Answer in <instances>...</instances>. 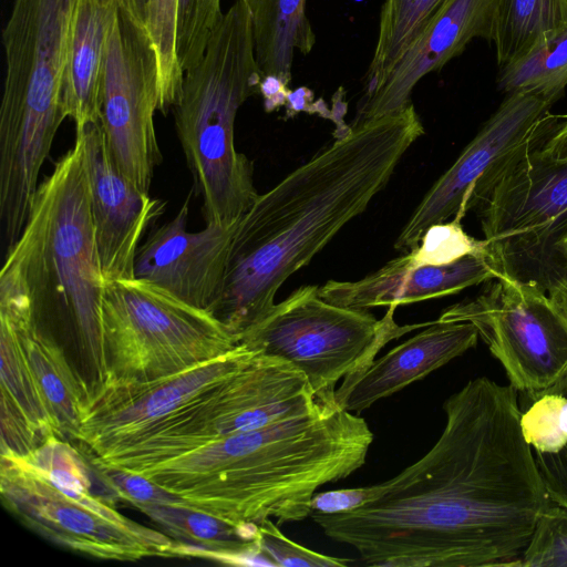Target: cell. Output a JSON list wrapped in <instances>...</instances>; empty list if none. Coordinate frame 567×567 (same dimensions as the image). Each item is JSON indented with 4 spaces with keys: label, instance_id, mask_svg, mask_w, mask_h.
Returning <instances> with one entry per match:
<instances>
[{
    "label": "cell",
    "instance_id": "cell-41",
    "mask_svg": "<svg viewBox=\"0 0 567 567\" xmlns=\"http://www.w3.org/2000/svg\"><path fill=\"white\" fill-rule=\"evenodd\" d=\"M117 2L136 20L143 24L146 23L147 7L150 0H117Z\"/></svg>",
    "mask_w": 567,
    "mask_h": 567
},
{
    "label": "cell",
    "instance_id": "cell-1",
    "mask_svg": "<svg viewBox=\"0 0 567 567\" xmlns=\"http://www.w3.org/2000/svg\"><path fill=\"white\" fill-rule=\"evenodd\" d=\"M444 429L420 460L361 507L311 513L368 566L514 567L554 504L522 433L518 391L487 377L443 403Z\"/></svg>",
    "mask_w": 567,
    "mask_h": 567
},
{
    "label": "cell",
    "instance_id": "cell-7",
    "mask_svg": "<svg viewBox=\"0 0 567 567\" xmlns=\"http://www.w3.org/2000/svg\"><path fill=\"white\" fill-rule=\"evenodd\" d=\"M75 0H13L2 29L0 190L25 199L38 186L61 123V80Z\"/></svg>",
    "mask_w": 567,
    "mask_h": 567
},
{
    "label": "cell",
    "instance_id": "cell-27",
    "mask_svg": "<svg viewBox=\"0 0 567 567\" xmlns=\"http://www.w3.org/2000/svg\"><path fill=\"white\" fill-rule=\"evenodd\" d=\"M1 417L30 425L45 441L56 434L16 328L0 317Z\"/></svg>",
    "mask_w": 567,
    "mask_h": 567
},
{
    "label": "cell",
    "instance_id": "cell-26",
    "mask_svg": "<svg viewBox=\"0 0 567 567\" xmlns=\"http://www.w3.org/2000/svg\"><path fill=\"white\" fill-rule=\"evenodd\" d=\"M567 24V0H497L489 42L504 68Z\"/></svg>",
    "mask_w": 567,
    "mask_h": 567
},
{
    "label": "cell",
    "instance_id": "cell-2",
    "mask_svg": "<svg viewBox=\"0 0 567 567\" xmlns=\"http://www.w3.org/2000/svg\"><path fill=\"white\" fill-rule=\"evenodd\" d=\"M424 134L413 105L351 124L258 195L238 220L210 311L238 338L275 306L284 282L362 214Z\"/></svg>",
    "mask_w": 567,
    "mask_h": 567
},
{
    "label": "cell",
    "instance_id": "cell-18",
    "mask_svg": "<svg viewBox=\"0 0 567 567\" xmlns=\"http://www.w3.org/2000/svg\"><path fill=\"white\" fill-rule=\"evenodd\" d=\"M496 1L450 0L394 64L364 87L352 124L403 109L425 75L440 71L474 39L488 41Z\"/></svg>",
    "mask_w": 567,
    "mask_h": 567
},
{
    "label": "cell",
    "instance_id": "cell-31",
    "mask_svg": "<svg viewBox=\"0 0 567 567\" xmlns=\"http://www.w3.org/2000/svg\"><path fill=\"white\" fill-rule=\"evenodd\" d=\"M221 0H178L176 55L185 73L204 55L209 38L221 21Z\"/></svg>",
    "mask_w": 567,
    "mask_h": 567
},
{
    "label": "cell",
    "instance_id": "cell-4",
    "mask_svg": "<svg viewBox=\"0 0 567 567\" xmlns=\"http://www.w3.org/2000/svg\"><path fill=\"white\" fill-rule=\"evenodd\" d=\"M105 281L92 220L82 140L37 188L28 220L0 271V316L55 341L90 398L105 382Z\"/></svg>",
    "mask_w": 567,
    "mask_h": 567
},
{
    "label": "cell",
    "instance_id": "cell-6",
    "mask_svg": "<svg viewBox=\"0 0 567 567\" xmlns=\"http://www.w3.org/2000/svg\"><path fill=\"white\" fill-rule=\"evenodd\" d=\"M0 494L24 525L71 550L121 561L172 557L174 539L117 512L96 463L56 434L28 455L1 453Z\"/></svg>",
    "mask_w": 567,
    "mask_h": 567
},
{
    "label": "cell",
    "instance_id": "cell-3",
    "mask_svg": "<svg viewBox=\"0 0 567 567\" xmlns=\"http://www.w3.org/2000/svg\"><path fill=\"white\" fill-rule=\"evenodd\" d=\"M367 421L321 401L311 412L233 434L141 471L189 505L231 524L310 516L311 498L367 460Z\"/></svg>",
    "mask_w": 567,
    "mask_h": 567
},
{
    "label": "cell",
    "instance_id": "cell-17",
    "mask_svg": "<svg viewBox=\"0 0 567 567\" xmlns=\"http://www.w3.org/2000/svg\"><path fill=\"white\" fill-rule=\"evenodd\" d=\"M189 198L190 194L169 221L152 229L137 250L134 272L187 303L210 311L223 287L238 221L189 231Z\"/></svg>",
    "mask_w": 567,
    "mask_h": 567
},
{
    "label": "cell",
    "instance_id": "cell-35",
    "mask_svg": "<svg viewBox=\"0 0 567 567\" xmlns=\"http://www.w3.org/2000/svg\"><path fill=\"white\" fill-rule=\"evenodd\" d=\"M95 463L117 498L131 503L136 508L182 499L142 474Z\"/></svg>",
    "mask_w": 567,
    "mask_h": 567
},
{
    "label": "cell",
    "instance_id": "cell-28",
    "mask_svg": "<svg viewBox=\"0 0 567 567\" xmlns=\"http://www.w3.org/2000/svg\"><path fill=\"white\" fill-rule=\"evenodd\" d=\"M450 0H384L364 87L384 74Z\"/></svg>",
    "mask_w": 567,
    "mask_h": 567
},
{
    "label": "cell",
    "instance_id": "cell-10",
    "mask_svg": "<svg viewBox=\"0 0 567 567\" xmlns=\"http://www.w3.org/2000/svg\"><path fill=\"white\" fill-rule=\"evenodd\" d=\"M102 326V388L166 378L239 346L212 311L137 277L105 282Z\"/></svg>",
    "mask_w": 567,
    "mask_h": 567
},
{
    "label": "cell",
    "instance_id": "cell-23",
    "mask_svg": "<svg viewBox=\"0 0 567 567\" xmlns=\"http://www.w3.org/2000/svg\"><path fill=\"white\" fill-rule=\"evenodd\" d=\"M11 323L19 334L58 435L73 441L90 401L86 385L55 341L38 332L30 322Z\"/></svg>",
    "mask_w": 567,
    "mask_h": 567
},
{
    "label": "cell",
    "instance_id": "cell-38",
    "mask_svg": "<svg viewBox=\"0 0 567 567\" xmlns=\"http://www.w3.org/2000/svg\"><path fill=\"white\" fill-rule=\"evenodd\" d=\"M287 85L279 76L266 75L261 78L259 93L264 97V106L267 112H274L285 106L289 92Z\"/></svg>",
    "mask_w": 567,
    "mask_h": 567
},
{
    "label": "cell",
    "instance_id": "cell-21",
    "mask_svg": "<svg viewBox=\"0 0 567 567\" xmlns=\"http://www.w3.org/2000/svg\"><path fill=\"white\" fill-rule=\"evenodd\" d=\"M118 9L117 0H75L66 35L61 104L75 134L100 122L104 53Z\"/></svg>",
    "mask_w": 567,
    "mask_h": 567
},
{
    "label": "cell",
    "instance_id": "cell-13",
    "mask_svg": "<svg viewBox=\"0 0 567 567\" xmlns=\"http://www.w3.org/2000/svg\"><path fill=\"white\" fill-rule=\"evenodd\" d=\"M158 65L146 25L118 4L104 53L100 123L118 169L150 193L162 153L154 125Z\"/></svg>",
    "mask_w": 567,
    "mask_h": 567
},
{
    "label": "cell",
    "instance_id": "cell-14",
    "mask_svg": "<svg viewBox=\"0 0 567 567\" xmlns=\"http://www.w3.org/2000/svg\"><path fill=\"white\" fill-rule=\"evenodd\" d=\"M553 104L523 92L506 97L465 146L455 162L421 199L399 234L394 248L412 249L432 225L461 219L472 209L481 185L522 148L548 138L560 116Z\"/></svg>",
    "mask_w": 567,
    "mask_h": 567
},
{
    "label": "cell",
    "instance_id": "cell-20",
    "mask_svg": "<svg viewBox=\"0 0 567 567\" xmlns=\"http://www.w3.org/2000/svg\"><path fill=\"white\" fill-rule=\"evenodd\" d=\"M493 279L496 276L483 255L440 266H415L401 255L359 280H329L319 287V295L328 302L354 309L398 307L455 295Z\"/></svg>",
    "mask_w": 567,
    "mask_h": 567
},
{
    "label": "cell",
    "instance_id": "cell-34",
    "mask_svg": "<svg viewBox=\"0 0 567 567\" xmlns=\"http://www.w3.org/2000/svg\"><path fill=\"white\" fill-rule=\"evenodd\" d=\"M260 550L274 564L281 567H340L350 564L349 559L320 554L286 537L278 524L267 519L258 525Z\"/></svg>",
    "mask_w": 567,
    "mask_h": 567
},
{
    "label": "cell",
    "instance_id": "cell-30",
    "mask_svg": "<svg viewBox=\"0 0 567 567\" xmlns=\"http://www.w3.org/2000/svg\"><path fill=\"white\" fill-rule=\"evenodd\" d=\"M178 0H150L146 29L158 65V107L166 115L179 99L184 72L176 55V14Z\"/></svg>",
    "mask_w": 567,
    "mask_h": 567
},
{
    "label": "cell",
    "instance_id": "cell-32",
    "mask_svg": "<svg viewBox=\"0 0 567 567\" xmlns=\"http://www.w3.org/2000/svg\"><path fill=\"white\" fill-rule=\"evenodd\" d=\"M468 255L485 256V241L466 234L461 219L453 218L429 227L419 245L403 257L415 266H440L457 261Z\"/></svg>",
    "mask_w": 567,
    "mask_h": 567
},
{
    "label": "cell",
    "instance_id": "cell-24",
    "mask_svg": "<svg viewBox=\"0 0 567 567\" xmlns=\"http://www.w3.org/2000/svg\"><path fill=\"white\" fill-rule=\"evenodd\" d=\"M523 395L522 433L550 499L567 508V373L546 390Z\"/></svg>",
    "mask_w": 567,
    "mask_h": 567
},
{
    "label": "cell",
    "instance_id": "cell-16",
    "mask_svg": "<svg viewBox=\"0 0 567 567\" xmlns=\"http://www.w3.org/2000/svg\"><path fill=\"white\" fill-rule=\"evenodd\" d=\"M75 136L83 143L95 243L105 282L135 277L143 236L164 214L166 203L137 188L116 166L101 123Z\"/></svg>",
    "mask_w": 567,
    "mask_h": 567
},
{
    "label": "cell",
    "instance_id": "cell-11",
    "mask_svg": "<svg viewBox=\"0 0 567 567\" xmlns=\"http://www.w3.org/2000/svg\"><path fill=\"white\" fill-rule=\"evenodd\" d=\"M396 306L377 319L368 309L326 301L319 286L305 285L275 303L268 315L239 337L259 354L282 359L308 379L321 401L334 400L337 383L368 367L393 339L431 322L399 326Z\"/></svg>",
    "mask_w": 567,
    "mask_h": 567
},
{
    "label": "cell",
    "instance_id": "cell-29",
    "mask_svg": "<svg viewBox=\"0 0 567 567\" xmlns=\"http://www.w3.org/2000/svg\"><path fill=\"white\" fill-rule=\"evenodd\" d=\"M567 86V24L528 54L499 69L497 87L506 94L530 93L554 104Z\"/></svg>",
    "mask_w": 567,
    "mask_h": 567
},
{
    "label": "cell",
    "instance_id": "cell-15",
    "mask_svg": "<svg viewBox=\"0 0 567 567\" xmlns=\"http://www.w3.org/2000/svg\"><path fill=\"white\" fill-rule=\"evenodd\" d=\"M256 353L239 343L225 355L166 378L104 386L90 398L72 442L99 456L236 372Z\"/></svg>",
    "mask_w": 567,
    "mask_h": 567
},
{
    "label": "cell",
    "instance_id": "cell-22",
    "mask_svg": "<svg viewBox=\"0 0 567 567\" xmlns=\"http://www.w3.org/2000/svg\"><path fill=\"white\" fill-rule=\"evenodd\" d=\"M175 539L172 557H198L231 565H268L258 525H235L181 499L138 508Z\"/></svg>",
    "mask_w": 567,
    "mask_h": 567
},
{
    "label": "cell",
    "instance_id": "cell-12",
    "mask_svg": "<svg viewBox=\"0 0 567 567\" xmlns=\"http://www.w3.org/2000/svg\"><path fill=\"white\" fill-rule=\"evenodd\" d=\"M437 320L474 324L518 393L542 392L567 373V323L548 293L537 288L493 279Z\"/></svg>",
    "mask_w": 567,
    "mask_h": 567
},
{
    "label": "cell",
    "instance_id": "cell-39",
    "mask_svg": "<svg viewBox=\"0 0 567 567\" xmlns=\"http://www.w3.org/2000/svg\"><path fill=\"white\" fill-rule=\"evenodd\" d=\"M542 150L553 158L567 159V115L560 116L557 126L542 145Z\"/></svg>",
    "mask_w": 567,
    "mask_h": 567
},
{
    "label": "cell",
    "instance_id": "cell-8",
    "mask_svg": "<svg viewBox=\"0 0 567 567\" xmlns=\"http://www.w3.org/2000/svg\"><path fill=\"white\" fill-rule=\"evenodd\" d=\"M545 141L507 159L477 189L472 208L496 279L548 293L567 275V159L547 155Z\"/></svg>",
    "mask_w": 567,
    "mask_h": 567
},
{
    "label": "cell",
    "instance_id": "cell-36",
    "mask_svg": "<svg viewBox=\"0 0 567 567\" xmlns=\"http://www.w3.org/2000/svg\"><path fill=\"white\" fill-rule=\"evenodd\" d=\"M377 494V484L315 493L310 503L311 513L331 515L350 512L370 502Z\"/></svg>",
    "mask_w": 567,
    "mask_h": 567
},
{
    "label": "cell",
    "instance_id": "cell-19",
    "mask_svg": "<svg viewBox=\"0 0 567 567\" xmlns=\"http://www.w3.org/2000/svg\"><path fill=\"white\" fill-rule=\"evenodd\" d=\"M478 338L471 322L433 321L360 372L346 377L334 391V401L359 414L474 348Z\"/></svg>",
    "mask_w": 567,
    "mask_h": 567
},
{
    "label": "cell",
    "instance_id": "cell-5",
    "mask_svg": "<svg viewBox=\"0 0 567 567\" xmlns=\"http://www.w3.org/2000/svg\"><path fill=\"white\" fill-rule=\"evenodd\" d=\"M251 19L235 0L208 40L200 61L184 73L173 107L175 128L206 225L238 221L257 196L254 167L235 146L240 106L259 93Z\"/></svg>",
    "mask_w": 567,
    "mask_h": 567
},
{
    "label": "cell",
    "instance_id": "cell-33",
    "mask_svg": "<svg viewBox=\"0 0 567 567\" xmlns=\"http://www.w3.org/2000/svg\"><path fill=\"white\" fill-rule=\"evenodd\" d=\"M514 567H567V508L554 503L539 517Z\"/></svg>",
    "mask_w": 567,
    "mask_h": 567
},
{
    "label": "cell",
    "instance_id": "cell-37",
    "mask_svg": "<svg viewBox=\"0 0 567 567\" xmlns=\"http://www.w3.org/2000/svg\"><path fill=\"white\" fill-rule=\"evenodd\" d=\"M313 92L307 86H300L296 90H289L286 102V116L293 117L300 112L317 113L322 117L332 118V112L329 111L324 102L318 100L313 102Z\"/></svg>",
    "mask_w": 567,
    "mask_h": 567
},
{
    "label": "cell",
    "instance_id": "cell-9",
    "mask_svg": "<svg viewBox=\"0 0 567 567\" xmlns=\"http://www.w3.org/2000/svg\"><path fill=\"white\" fill-rule=\"evenodd\" d=\"M320 402L300 370L256 353L236 372L94 461L140 473L215 440L309 413Z\"/></svg>",
    "mask_w": 567,
    "mask_h": 567
},
{
    "label": "cell",
    "instance_id": "cell-25",
    "mask_svg": "<svg viewBox=\"0 0 567 567\" xmlns=\"http://www.w3.org/2000/svg\"><path fill=\"white\" fill-rule=\"evenodd\" d=\"M251 19L256 62L261 78L292 80L295 54H309L316 33L306 12L307 0H244Z\"/></svg>",
    "mask_w": 567,
    "mask_h": 567
},
{
    "label": "cell",
    "instance_id": "cell-40",
    "mask_svg": "<svg viewBox=\"0 0 567 567\" xmlns=\"http://www.w3.org/2000/svg\"><path fill=\"white\" fill-rule=\"evenodd\" d=\"M548 296L567 323V275L548 291Z\"/></svg>",
    "mask_w": 567,
    "mask_h": 567
}]
</instances>
